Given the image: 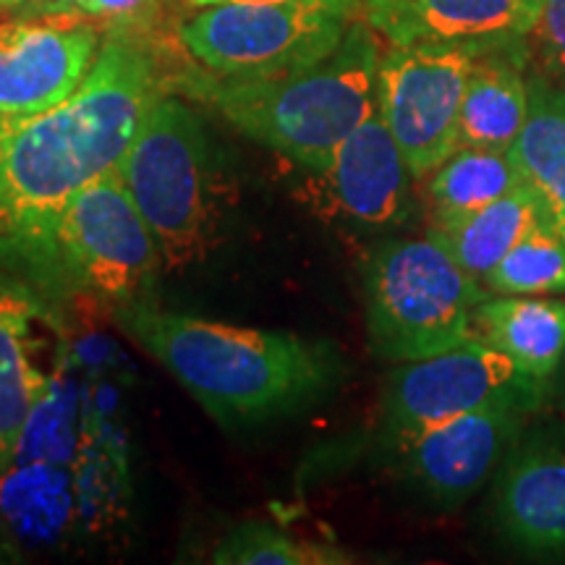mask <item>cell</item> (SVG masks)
Wrapping results in <instances>:
<instances>
[{
  "instance_id": "cell-4",
  "label": "cell",
  "mask_w": 565,
  "mask_h": 565,
  "mask_svg": "<svg viewBox=\"0 0 565 565\" xmlns=\"http://www.w3.org/2000/svg\"><path fill=\"white\" fill-rule=\"evenodd\" d=\"M487 291L435 238L377 246L364 263L366 335L393 364L435 356L475 335V309Z\"/></svg>"
},
{
  "instance_id": "cell-29",
  "label": "cell",
  "mask_w": 565,
  "mask_h": 565,
  "mask_svg": "<svg viewBox=\"0 0 565 565\" xmlns=\"http://www.w3.org/2000/svg\"><path fill=\"white\" fill-rule=\"evenodd\" d=\"M26 3H38V0H0V11L13 9V6H26Z\"/></svg>"
},
{
  "instance_id": "cell-2",
  "label": "cell",
  "mask_w": 565,
  "mask_h": 565,
  "mask_svg": "<svg viewBox=\"0 0 565 565\" xmlns=\"http://www.w3.org/2000/svg\"><path fill=\"white\" fill-rule=\"evenodd\" d=\"M116 320L223 427L312 406L341 377L333 343L317 338L236 328L137 299L118 303Z\"/></svg>"
},
{
  "instance_id": "cell-27",
  "label": "cell",
  "mask_w": 565,
  "mask_h": 565,
  "mask_svg": "<svg viewBox=\"0 0 565 565\" xmlns=\"http://www.w3.org/2000/svg\"><path fill=\"white\" fill-rule=\"evenodd\" d=\"M189 3L207 9V6H223V3H282V0H189Z\"/></svg>"
},
{
  "instance_id": "cell-3",
  "label": "cell",
  "mask_w": 565,
  "mask_h": 565,
  "mask_svg": "<svg viewBox=\"0 0 565 565\" xmlns=\"http://www.w3.org/2000/svg\"><path fill=\"white\" fill-rule=\"evenodd\" d=\"M356 19L328 58L263 79L200 76L194 89L244 137L320 173L338 147L377 113V38Z\"/></svg>"
},
{
  "instance_id": "cell-5",
  "label": "cell",
  "mask_w": 565,
  "mask_h": 565,
  "mask_svg": "<svg viewBox=\"0 0 565 565\" xmlns=\"http://www.w3.org/2000/svg\"><path fill=\"white\" fill-rule=\"evenodd\" d=\"M116 173L150 225L166 267L179 270L200 263L215 221L207 137L194 110L160 95L147 108Z\"/></svg>"
},
{
  "instance_id": "cell-10",
  "label": "cell",
  "mask_w": 565,
  "mask_h": 565,
  "mask_svg": "<svg viewBox=\"0 0 565 565\" xmlns=\"http://www.w3.org/2000/svg\"><path fill=\"white\" fill-rule=\"evenodd\" d=\"M100 47L95 24L71 13L0 21V116L55 108L84 82Z\"/></svg>"
},
{
  "instance_id": "cell-6",
  "label": "cell",
  "mask_w": 565,
  "mask_h": 565,
  "mask_svg": "<svg viewBox=\"0 0 565 565\" xmlns=\"http://www.w3.org/2000/svg\"><path fill=\"white\" fill-rule=\"evenodd\" d=\"M362 19V0H282L207 6L181 26V42L210 74L263 79L309 68Z\"/></svg>"
},
{
  "instance_id": "cell-15",
  "label": "cell",
  "mask_w": 565,
  "mask_h": 565,
  "mask_svg": "<svg viewBox=\"0 0 565 565\" xmlns=\"http://www.w3.org/2000/svg\"><path fill=\"white\" fill-rule=\"evenodd\" d=\"M521 40L490 45L477 55L458 116V147L511 152L529 116Z\"/></svg>"
},
{
  "instance_id": "cell-20",
  "label": "cell",
  "mask_w": 565,
  "mask_h": 565,
  "mask_svg": "<svg viewBox=\"0 0 565 565\" xmlns=\"http://www.w3.org/2000/svg\"><path fill=\"white\" fill-rule=\"evenodd\" d=\"M511 158L565 242V84L540 74L529 79V116Z\"/></svg>"
},
{
  "instance_id": "cell-14",
  "label": "cell",
  "mask_w": 565,
  "mask_h": 565,
  "mask_svg": "<svg viewBox=\"0 0 565 565\" xmlns=\"http://www.w3.org/2000/svg\"><path fill=\"white\" fill-rule=\"evenodd\" d=\"M545 0H362V19L393 45H498L532 32Z\"/></svg>"
},
{
  "instance_id": "cell-9",
  "label": "cell",
  "mask_w": 565,
  "mask_h": 565,
  "mask_svg": "<svg viewBox=\"0 0 565 565\" xmlns=\"http://www.w3.org/2000/svg\"><path fill=\"white\" fill-rule=\"evenodd\" d=\"M484 47L490 45L414 42L393 45L380 58L377 113L398 141L414 179H427L458 150L466 84Z\"/></svg>"
},
{
  "instance_id": "cell-1",
  "label": "cell",
  "mask_w": 565,
  "mask_h": 565,
  "mask_svg": "<svg viewBox=\"0 0 565 565\" xmlns=\"http://www.w3.org/2000/svg\"><path fill=\"white\" fill-rule=\"evenodd\" d=\"M158 97L152 55L113 32L66 100L38 116H0V202L9 242L42 259L61 210L87 183L116 171Z\"/></svg>"
},
{
  "instance_id": "cell-25",
  "label": "cell",
  "mask_w": 565,
  "mask_h": 565,
  "mask_svg": "<svg viewBox=\"0 0 565 565\" xmlns=\"http://www.w3.org/2000/svg\"><path fill=\"white\" fill-rule=\"evenodd\" d=\"M526 38L534 40L550 79L565 84V0H545Z\"/></svg>"
},
{
  "instance_id": "cell-7",
  "label": "cell",
  "mask_w": 565,
  "mask_h": 565,
  "mask_svg": "<svg viewBox=\"0 0 565 565\" xmlns=\"http://www.w3.org/2000/svg\"><path fill=\"white\" fill-rule=\"evenodd\" d=\"M540 385L505 351L471 338L391 372L383 391V440L398 456L416 437L456 416L492 406L532 408L540 401Z\"/></svg>"
},
{
  "instance_id": "cell-12",
  "label": "cell",
  "mask_w": 565,
  "mask_h": 565,
  "mask_svg": "<svg viewBox=\"0 0 565 565\" xmlns=\"http://www.w3.org/2000/svg\"><path fill=\"white\" fill-rule=\"evenodd\" d=\"M53 330L32 288L0 275V471L11 466L34 404L63 370Z\"/></svg>"
},
{
  "instance_id": "cell-24",
  "label": "cell",
  "mask_w": 565,
  "mask_h": 565,
  "mask_svg": "<svg viewBox=\"0 0 565 565\" xmlns=\"http://www.w3.org/2000/svg\"><path fill=\"white\" fill-rule=\"evenodd\" d=\"M324 550L301 545L282 529L265 521H246L231 529L212 553V563L223 565H309L324 563Z\"/></svg>"
},
{
  "instance_id": "cell-23",
  "label": "cell",
  "mask_w": 565,
  "mask_h": 565,
  "mask_svg": "<svg viewBox=\"0 0 565 565\" xmlns=\"http://www.w3.org/2000/svg\"><path fill=\"white\" fill-rule=\"evenodd\" d=\"M487 291L508 296L565 294V242L542 223L519 242L482 280Z\"/></svg>"
},
{
  "instance_id": "cell-11",
  "label": "cell",
  "mask_w": 565,
  "mask_h": 565,
  "mask_svg": "<svg viewBox=\"0 0 565 565\" xmlns=\"http://www.w3.org/2000/svg\"><path fill=\"white\" fill-rule=\"evenodd\" d=\"M524 412L519 406H492L433 427L398 454L401 471L433 503H463L498 469Z\"/></svg>"
},
{
  "instance_id": "cell-17",
  "label": "cell",
  "mask_w": 565,
  "mask_h": 565,
  "mask_svg": "<svg viewBox=\"0 0 565 565\" xmlns=\"http://www.w3.org/2000/svg\"><path fill=\"white\" fill-rule=\"evenodd\" d=\"M74 466L11 461L0 471V524L24 550L53 547L79 513Z\"/></svg>"
},
{
  "instance_id": "cell-18",
  "label": "cell",
  "mask_w": 565,
  "mask_h": 565,
  "mask_svg": "<svg viewBox=\"0 0 565 565\" xmlns=\"http://www.w3.org/2000/svg\"><path fill=\"white\" fill-rule=\"evenodd\" d=\"M475 335L505 351L521 372L547 380L565 353V301L547 296H484L475 309Z\"/></svg>"
},
{
  "instance_id": "cell-28",
  "label": "cell",
  "mask_w": 565,
  "mask_h": 565,
  "mask_svg": "<svg viewBox=\"0 0 565 565\" xmlns=\"http://www.w3.org/2000/svg\"><path fill=\"white\" fill-rule=\"evenodd\" d=\"M9 231H11V225H9V215H6L3 202H0V238H9Z\"/></svg>"
},
{
  "instance_id": "cell-8",
  "label": "cell",
  "mask_w": 565,
  "mask_h": 565,
  "mask_svg": "<svg viewBox=\"0 0 565 565\" xmlns=\"http://www.w3.org/2000/svg\"><path fill=\"white\" fill-rule=\"evenodd\" d=\"M42 263L58 265L74 286L124 303L150 286L162 257L121 175L110 171L61 210Z\"/></svg>"
},
{
  "instance_id": "cell-13",
  "label": "cell",
  "mask_w": 565,
  "mask_h": 565,
  "mask_svg": "<svg viewBox=\"0 0 565 565\" xmlns=\"http://www.w3.org/2000/svg\"><path fill=\"white\" fill-rule=\"evenodd\" d=\"M317 175L322 179L330 210L372 228L404 217L408 181L414 179L398 141L380 113L366 118Z\"/></svg>"
},
{
  "instance_id": "cell-19",
  "label": "cell",
  "mask_w": 565,
  "mask_h": 565,
  "mask_svg": "<svg viewBox=\"0 0 565 565\" xmlns=\"http://www.w3.org/2000/svg\"><path fill=\"white\" fill-rule=\"evenodd\" d=\"M542 223H550L545 204L524 179L498 202L448 228H429L427 236L443 244L471 278L482 282L487 273Z\"/></svg>"
},
{
  "instance_id": "cell-21",
  "label": "cell",
  "mask_w": 565,
  "mask_h": 565,
  "mask_svg": "<svg viewBox=\"0 0 565 565\" xmlns=\"http://www.w3.org/2000/svg\"><path fill=\"white\" fill-rule=\"evenodd\" d=\"M524 181L511 152L458 147L427 175L429 228H448L498 202Z\"/></svg>"
},
{
  "instance_id": "cell-26",
  "label": "cell",
  "mask_w": 565,
  "mask_h": 565,
  "mask_svg": "<svg viewBox=\"0 0 565 565\" xmlns=\"http://www.w3.org/2000/svg\"><path fill=\"white\" fill-rule=\"evenodd\" d=\"M150 3L152 0H82L76 17L126 24V21H137L141 13L150 9Z\"/></svg>"
},
{
  "instance_id": "cell-16",
  "label": "cell",
  "mask_w": 565,
  "mask_h": 565,
  "mask_svg": "<svg viewBox=\"0 0 565 565\" xmlns=\"http://www.w3.org/2000/svg\"><path fill=\"white\" fill-rule=\"evenodd\" d=\"M498 515L515 545L565 553V448L515 456L500 482Z\"/></svg>"
},
{
  "instance_id": "cell-22",
  "label": "cell",
  "mask_w": 565,
  "mask_h": 565,
  "mask_svg": "<svg viewBox=\"0 0 565 565\" xmlns=\"http://www.w3.org/2000/svg\"><path fill=\"white\" fill-rule=\"evenodd\" d=\"M82 395L61 370L34 404L13 461L74 466L84 448V429H87V424H82Z\"/></svg>"
}]
</instances>
